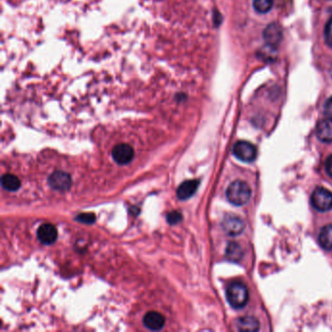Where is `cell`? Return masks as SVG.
I'll return each instance as SVG.
<instances>
[{
    "instance_id": "1",
    "label": "cell",
    "mask_w": 332,
    "mask_h": 332,
    "mask_svg": "<svg viewBox=\"0 0 332 332\" xmlns=\"http://www.w3.org/2000/svg\"><path fill=\"white\" fill-rule=\"evenodd\" d=\"M226 197L235 206L246 205L252 197V188L243 180H235L228 186Z\"/></svg>"
},
{
    "instance_id": "7",
    "label": "cell",
    "mask_w": 332,
    "mask_h": 332,
    "mask_svg": "<svg viewBox=\"0 0 332 332\" xmlns=\"http://www.w3.org/2000/svg\"><path fill=\"white\" fill-rule=\"evenodd\" d=\"M222 228L228 235L238 236L245 230V223L238 216L228 215L222 221Z\"/></svg>"
},
{
    "instance_id": "20",
    "label": "cell",
    "mask_w": 332,
    "mask_h": 332,
    "mask_svg": "<svg viewBox=\"0 0 332 332\" xmlns=\"http://www.w3.org/2000/svg\"><path fill=\"white\" fill-rule=\"evenodd\" d=\"M167 220L170 224L174 225V224H177L178 222H180L182 220V215H181V213H178V212H172V213L168 214Z\"/></svg>"
},
{
    "instance_id": "8",
    "label": "cell",
    "mask_w": 332,
    "mask_h": 332,
    "mask_svg": "<svg viewBox=\"0 0 332 332\" xmlns=\"http://www.w3.org/2000/svg\"><path fill=\"white\" fill-rule=\"evenodd\" d=\"M263 36L269 46L276 47L282 38V29L278 24H271L266 27Z\"/></svg>"
},
{
    "instance_id": "21",
    "label": "cell",
    "mask_w": 332,
    "mask_h": 332,
    "mask_svg": "<svg viewBox=\"0 0 332 332\" xmlns=\"http://www.w3.org/2000/svg\"><path fill=\"white\" fill-rule=\"evenodd\" d=\"M323 110H324V114L328 118H332V97L330 99H328L327 102L325 103L324 107H323Z\"/></svg>"
},
{
    "instance_id": "5",
    "label": "cell",
    "mask_w": 332,
    "mask_h": 332,
    "mask_svg": "<svg viewBox=\"0 0 332 332\" xmlns=\"http://www.w3.org/2000/svg\"><path fill=\"white\" fill-rule=\"evenodd\" d=\"M48 182L53 189L58 191H67L71 186V177L65 172L56 171L49 176Z\"/></svg>"
},
{
    "instance_id": "3",
    "label": "cell",
    "mask_w": 332,
    "mask_h": 332,
    "mask_svg": "<svg viewBox=\"0 0 332 332\" xmlns=\"http://www.w3.org/2000/svg\"><path fill=\"white\" fill-rule=\"evenodd\" d=\"M311 203L319 212H327L332 209V192L323 187H318L314 190Z\"/></svg>"
},
{
    "instance_id": "2",
    "label": "cell",
    "mask_w": 332,
    "mask_h": 332,
    "mask_svg": "<svg viewBox=\"0 0 332 332\" xmlns=\"http://www.w3.org/2000/svg\"><path fill=\"white\" fill-rule=\"evenodd\" d=\"M248 288L240 281H234L226 290V298L229 304L235 309H242L249 301Z\"/></svg>"
},
{
    "instance_id": "6",
    "label": "cell",
    "mask_w": 332,
    "mask_h": 332,
    "mask_svg": "<svg viewBox=\"0 0 332 332\" xmlns=\"http://www.w3.org/2000/svg\"><path fill=\"white\" fill-rule=\"evenodd\" d=\"M133 147L129 145L121 144L112 149V157L120 165L129 164L133 160Z\"/></svg>"
},
{
    "instance_id": "9",
    "label": "cell",
    "mask_w": 332,
    "mask_h": 332,
    "mask_svg": "<svg viewBox=\"0 0 332 332\" xmlns=\"http://www.w3.org/2000/svg\"><path fill=\"white\" fill-rule=\"evenodd\" d=\"M37 237L42 244L52 245L58 238V231L55 226L50 223H45L38 228Z\"/></svg>"
},
{
    "instance_id": "13",
    "label": "cell",
    "mask_w": 332,
    "mask_h": 332,
    "mask_svg": "<svg viewBox=\"0 0 332 332\" xmlns=\"http://www.w3.org/2000/svg\"><path fill=\"white\" fill-rule=\"evenodd\" d=\"M237 327L240 331H256L259 329V321L253 317H243L238 319Z\"/></svg>"
},
{
    "instance_id": "11",
    "label": "cell",
    "mask_w": 332,
    "mask_h": 332,
    "mask_svg": "<svg viewBox=\"0 0 332 332\" xmlns=\"http://www.w3.org/2000/svg\"><path fill=\"white\" fill-rule=\"evenodd\" d=\"M317 136L322 143H332V118L319 121L316 129Z\"/></svg>"
},
{
    "instance_id": "17",
    "label": "cell",
    "mask_w": 332,
    "mask_h": 332,
    "mask_svg": "<svg viewBox=\"0 0 332 332\" xmlns=\"http://www.w3.org/2000/svg\"><path fill=\"white\" fill-rule=\"evenodd\" d=\"M274 5V0H253V8L258 13L269 12Z\"/></svg>"
},
{
    "instance_id": "16",
    "label": "cell",
    "mask_w": 332,
    "mask_h": 332,
    "mask_svg": "<svg viewBox=\"0 0 332 332\" xmlns=\"http://www.w3.org/2000/svg\"><path fill=\"white\" fill-rule=\"evenodd\" d=\"M226 257L228 260L233 262H238L243 257V250L237 243H230L226 249Z\"/></svg>"
},
{
    "instance_id": "12",
    "label": "cell",
    "mask_w": 332,
    "mask_h": 332,
    "mask_svg": "<svg viewBox=\"0 0 332 332\" xmlns=\"http://www.w3.org/2000/svg\"><path fill=\"white\" fill-rule=\"evenodd\" d=\"M144 323L150 330H160L165 324V318L158 312H149L144 318Z\"/></svg>"
},
{
    "instance_id": "22",
    "label": "cell",
    "mask_w": 332,
    "mask_h": 332,
    "mask_svg": "<svg viewBox=\"0 0 332 332\" xmlns=\"http://www.w3.org/2000/svg\"><path fill=\"white\" fill-rule=\"evenodd\" d=\"M325 171L326 173L332 177V155L325 161Z\"/></svg>"
},
{
    "instance_id": "18",
    "label": "cell",
    "mask_w": 332,
    "mask_h": 332,
    "mask_svg": "<svg viewBox=\"0 0 332 332\" xmlns=\"http://www.w3.org/2000/svg\"><path fill=\"white\" fill-rule=\"evenodd\" d=\"M324 39L326 44L332 48V17L324 28Z\"/></svg>"
},
{
    "instance_id": "15",
    "label": "cell",
    "mask_w": 332,
    "mask_h": 332,
    "mask_svg": "<svg viewBox=\"0 0 332 332\" xmlns=\"http://www.w3.org/2000/svg\"><path fill=\"white\" fill-rule=\"evenodd\" d=\"M1 183L3 188L8 191H17L21 187V180L19 177L11 173L4 174L1 178Z\"/></svg>"
},
{
    "instance_id": "4",
    "label": "cell",
    "mask_w": 332,
    "mask_h": 332,
    "mask_svg": "<svg viewBox=\"0 0 332 332\" xmlns=\"http://www.w3.org/2000/svg\"><path fill=\"white\" fill-rule=\"evenodd\" d=\"M233 154L243 162H253L257 156V149L249 141L240 140L234 145Z\"/></svg>"
},
{
    "instance_id": "10",
    "label": "cell",
    "mask_w": 332,
    "mask_h": 332,
    "mask_svg": "<svg viewBox=\"0 0 332 332\" xmlns=\"http://www.w3.org/2000/svg\"><path fill=\"white\" fill-rule=\"evenodd\" d=\"M198 179H191L182 182L176 190V196L179 200H187L192 197L199 187Z\"/></svg>"
},
{
    "instance_id": "14",
    "label": "cell",
    "mask_w": 332,
    "mask_h": 332,
    "mask_svg": "<svg viewBox=\"0 0 332 332\" xmlns=\"http://www.w3.org/2000/svg\"><path fill=\"white\" fill-rule=\"evenodd\" d=\"M320 246L327 251L332 250V224L323 226L320 229L319 235Z\"/></svg>"
},
{
    "instance_id": "19",
    "label": "cell",
    "mask_w": 332,
    "mask_h": 332,
    "mask_svg": "<svg viewBox=\"0 0 332 332\" xmlns=\"http://www.w3.org/2000/svg\"><path fill=\"white\" fill-rule=\"evenodd\" d=\"M76 219L82 223L92 224L96 220V216L93 213H81L76 217Z\"/></svg>"
}]
</instances>
